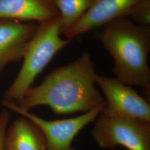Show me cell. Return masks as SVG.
I'll return each mask as SVG.
<instances>
[{"label":"cell","instance_id":"7","mask_svg":"<svg viewBox=\"0 0 150 150\" xmlns=\"http://www.w3.org/2000/svg\"><path fill=\"white\" fill-rule=\"evenodd\" d=\"M139 0H94L91 7L75 25L64 35L72 40L79 36L104 26L116 19L129 16Z\"/></svg>","mask_w":150,"mask_h":150},{"label":"cell","instance_id":"5","mask_svg":"<svg viewBox=\"0 0 150 150\" xmlns=\"http://www.w3.org/2000/svg\"><path fill=\"white\" fill-rule=\"evenodd\" d=\"M2 104L9 110L31 120L42 131L48 150H75L72 144L81 131L96 119L105 107H98L73 118L50 121L26 111L15 102L4 100Z\"/></svg>","mask_w":150,"mask_h":150},{"label":"cell","instance_id":"9","mask_svg":"<svg viewBox=\"0 0 150 150\" xmlns=\"http://www.w3.org/2000/svg\"><path fill=\"white\" fill-rule=\"evenodd\" d=\"M59 16L54 0H0V19L39 23Z\"/></svg>","mask_w":150,"mask_h":150},{"label":"cell","instance_id":"4","mask_svg":"<svg viewBox=\"0 0 150 150\" xmlns=\"http://www.w3.org/2000/svg\"><path fill=\"white\" fill-rule=\"evenodd\" d=\"M95 121L92 136L102 149L122 146L129 150H150V121L101 113Z\"/></svg>","mask_w":150,"mask_h":150},{"label":"cell","instance_id":"1","mask_svg":"<svg viewBox=\"0 0 150 150\" xmlns=\"http://www.w3.org/2000/svg\"><path fill=\"white\" fill-rule=\"evenodd\" d=\"M96 74L91 54L85 52L50 72L40 85L31 86L18 105L28 111L46 105L58 115L84 113L105 107L106 101L96 87Z\"/></svg>","mask_w":150,"mask_h":150},{"label":"cell","instance_id":"3","mask_svg":"<svg viewBox=\"0 0 150 150\" xmlns=\"http://www.w3.org/2000/svg\"><path fill=\"white\" fill-rule=\"evenodd\" d=\"M59 16L38 24L23 54V62L16 79L6 92L4 100L21 101L38 75L58 52L72 40L61 37Z\"/></svg>","mask_w":150,"mask_h":150},{"label":"cell","instance_id":"12","mask_svg":"<svg viewBox=\"0 0 150 150\" xmlns=\"http://www.w3.org/2000/svg\"><path fill=\"white\" fill-rule=\"evenodd\" d=\"M129 16L137 25L150 26V0H139L131 8Z\"/></svg>","mask_w":150,"mask_h":150},{"label":"cell","instance_id":"6","mask_svg":"<svg viewBox=\"0 0 150 150\" xmlns=\"http://www.w3.org/2000/svg\"><path fill=\"white\" fill-rule=\"evenodd\" d=\"M96 85L106 101L101 114L110 117L139 118L150 121V102L116 78L96 74Z\"/></svg>","mask_w":150,"mask_h":150},{"label":"cell","instance_id":"2","mask_svg":"<svg viewBox=\"0 0 150 150\" xmlns=\"http://www.w3.org/2000/svg\"><path fill=\"white\" fill-rule=\"evenodd\" d=\"M97 37L114 59L116 78L127 85L141 87L149 100L150 26L121 17L104 26Z\"/></svg>","mask_w":150,"mask_h":150},{"label":"cell","instance_id":"10","mask_svg":"<svg viewBox=\"0 0 150 150\" xmlns=\"http://www.w3.org/2000/svg\"><path fill=\"white\" fill-rule=\"evenodd\" d=\"M4 148V150H48L42 131L23 116L15 120L6 130Z\"/></svg>","mask_w":150,"mask_h":150},{"label":"cell","instance_id":"8","mask_svg":"<svg viewBox=\"0 0 150 150\" xmlns=\"http://www.w3.org/2000/svg\"><path fill=\"white\" fill-rule=\"evenodd\" d=\"M38 23L0 19V72L6 66L22 59L27 43Z\"/></svg>","mask_w":150,"mask_h":150},{"label":"cell","instance_id":"13","mask_svg":"<svg viewBox=\"0 0 150 150\" xmlns=\"http://www.w3.org/2000/svg\"><path fill=\"white\" fill-rule=\"evenodd\" d=\"M10 118V114L7 110H4L0 113V150H4V141Z\"/></svg>","mask_w":150,"mask_h":150},{"label":"cell","instance_id":"11","mask_svg":"<svg viewBox=\"0 0 150 150\" xmlns=\"http://www.w3.org/2000/svg\"><path fill=\"white\" fill-rule=\"evenodd\" d=\"M94 0H54L59 12V30L62 35L80 20Z\"/></svg>","mask_w":150,"mask_h":150}]
</instances>
